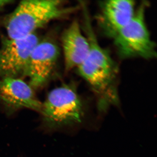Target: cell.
I'll return each mask as SVG.
<instances>
[{"label": "cell", "mask_w": 157, "mask_h": 157, "mask_svg": "<svg viewBox=\"0 0 157 157\" xmlns=\"http://www.w3.org/2000/svg\"><path fill=\"white\" fill-rule=\"evenodd\" d=\"M0 101L9 113L22 108L41 112L42 104L29 85L17 77L0 79Z\"/></svg>", "instance_id": "52a82bcc"}, {"label": "cell", "mask_w": 157, "mask_h": 157, "mask_svg": "<svg viewBox=\"0 0 157 157\" xmlns=\"http://www.w3.org/2000/svg\"><path fill=\"white\" fill-rule=\"evenodd\" d=\"M39 41L35 33L21 39H4L0 47V78L23 76L31 53Z\"/></svg>", "instance_id": "5b68a950"}, {"label": "cell", "mask_w": 157, "mask_h": 157, "mask_svg": "<svg viewBox=\"0 0 157 157\" xmlns=\"http://www.w3.org/2000/svg\"><path fill=\"white\" fill-rule=\"evenodd\" d=\"M83 9L85 32L90 42V50L86 58L76 70L97 97L98 109L104 112L110 106L119 105V69L108 51L98 42L87 9L86 7Z\"/></svg>", "instance_id": "6da1fadb"}, {"label": "cell", "mask_w": 157, "mask_h": 157, "mask_svg": "<svg viewBox=\"0 0 157 157\" xmlns=\"http://www.w3.org/2000/svg\"><path fill=\"white\" fill-rule=\"evenodd\" d=\"M100 10L99 26L104 35L112 39L132 20L136 11L135 2L126 0L104 1Z\"/></svg>", "instance_id": "ba28073f"}, {"label": "cell", "mask_w": 157, "mask_h": 157, "mask_svg": "<svg viewBox=\"0 0 157 157\" xmlns=\"http://www.w3.org/2000/svg\"><path fill=\"white\" fill-rule=\"evenodd\" d=\"M86 112L85 103L74 83L52 90L41 111L45 123L54 128L79 125L84 121Z\"/></svg>", "instance_id": "3957f363"}, {"label": "cell", "mask_w": 157, "mask_h": 157, "mask_svg": "<svg viewBox=\"0 0 157 157\" xmlns=\"http://www.w3.org/2000/svg\"><path fill=\"white\" fill-rule=\"evenodd\" d=\"M147 6L146 2L141 4L132 20L113 39L121 58L150 59L157 56L156 45L152 40L145 21Z\"/></svg>", "instance_id": "277c9868"}, {"label": "cell", "mask_w": 157, "mask_h": 157, "mask_svg": "<svg viewBox=\"0 0 157 157\" xmlns=\"http://www.w3.org/2000/svg\"><path fill=\"white\" fill-rule=\"evenodd\" d=\"M58 0H27L21 2L4 20L8 38L18 39L35 33L48 23L71 14L76 7H66Z\"/></svg>", "instance_id": "7a4b0ae2"}, {"label": "cell", "mask_w": 157, "mask_h": 157, "mask_svg": "<svg viewBox=\"0 0 157 157\" xmlns=\"http://www.w3.org/2000/svg\"><path fill=\"white\" fill-rule=\"evenodd\" d=\"M59 49L49 40L39 41L31 53L23 76L29 78L33 89L45 84L51 76L59 56Z\"/></svg>", "instance_id": "8992f818"}, {"label": "cell", "mask_w": 157, "mask_h": 157, "mask_svg": "<svg viewBox=\"0 0 157 157\" xmlns=\"http://www.w3.org/2000/svg\"><path fill=\"white\" fill-rule=\"evenodd\" d=\"M62 43L65 70L68 72L77 69L86 58L90 50L89 41L77 21H74L63 32Z\"/></svg>", "instance_id": "9c48e42d"}]
</instances>
